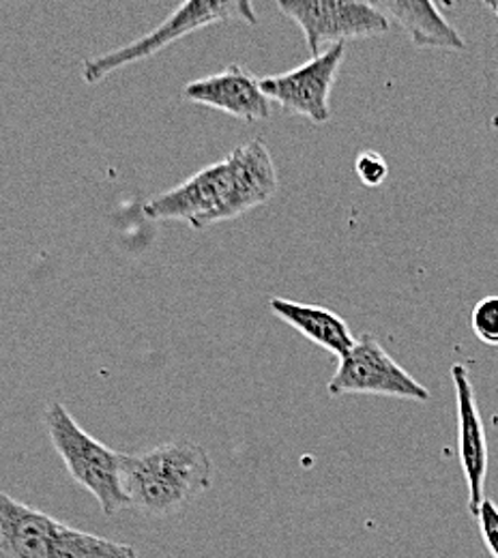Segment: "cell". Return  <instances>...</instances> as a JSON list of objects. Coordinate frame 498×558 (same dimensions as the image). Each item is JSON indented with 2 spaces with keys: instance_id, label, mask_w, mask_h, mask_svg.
I'll use <instances>...</instances> for the list:
<instances>
[{
  "instance_id": "4fadbf2b",
  "label": "cell",
  "mask_w": 498,
  "mask_h": 558,
  "mask_svg": "<svg viewBox=\"0 0 498 558\" xmlns=\"http://www.w3.org/2000/svg\"><path fill=\"white\" fill-rule=\"evenodd\" d=\"M471 327L479 342L498 347V294L484 296L471 314Z\"/></svg>"
},
{
  "instance_id": "5b68a950",
  "label": "cell",
  "mask_w": 498,
  "mask_h": 558,
  "mask_svg": "<svg viewBox=\"0 0 498 558\" xmlns=\"http://www.w3.org/2000/svg\"><path fill=\"white\" fill-rule=\"evenodd\" d=\"M44 421L50 442L73 482L95 496L106 515H117L127 509L130 498L123 489V453L86 434L63 404H50Z\"/></svg>"
},
{
  "instance_id": "5bb4252c",
  "label": "cell",
  "mask_w": 498,
  "mask_h": 558,
  "mask_svg": "<svg viewBox=\"0 0 498 558\" xmlns=\"http://www.w3.org/2000/svg\"><path fill=\"white\" fill-rule=\"evenodd\" d=\"M356 177L361 179L363 185L367 187H378L387 181L389 177V163L385 161V157L376 150H363L359 153L355 161Z\"/></svg>"
},
{
  "instance_id": "ba28073f",
  "label": "cell",
  "mask_w": 498,
  "mask_h": 558,
  "mask_svg": "<svg viewBox=\"0 0 498 558\" xmlns=\"http://www.w3.org/2000/svg\"><path fill=\"white\" fill-rule=\"evenodd\" d=\"M347 54V44L325 48L296 70L260 77V90L288 114L303 117L314 125L331 121V90Z\"/></svg>"
},
{
  "instance_id": "9a60e30c",
  "label": "cell",
  "mask_w": 498,
  "mask_h": 558,
  "mask_svg": "<svg viewBox=\"0 0 498 558\" xmlns=\"http://www.w3.org/2000/svg\"><path fill=\"white\" fill-rule=\"evenodd\" d=\"M477 522H479V533L488 553L493 558H498V505L495 500L484 498L477 513Z\"/></svg>"
},
{
  "instance_id": "3957f363",
  "label": "cell",
  "mask_w": 498,
  "mask_h": 558,
  "mask_svg": "<svg viewBox=\"0 0 498 558\" xmlns=\"http://www.w3.org/2000/svg\"><path fill=\"white\" fill-rule=\"evenodd\" d=\"M0 558H141L119 544L68 526L0 492Z\"/></svg>"
},
{
  "instance_id": "2e32d148",
  "label": "cell",
  "mask_w": 498,
  "mask_h": 558,
  "mask_svg": "<svg viewBox=\"0 0 498 558\" xmlns=\"http://www.w3.org/2000/svg\"><path fill=\"white\" fill-rule=\"evenodd\" d=\"M484 4H486V7L497 15L498 20V0H484Z\"/></svg>"
},
{
  "instance_id": "8992f818",
  "label": "cell",
  "mask_w": 498,
  "mask_h": 558,
  "mask_svg": "<svg viewBox=\"0 0 498 558\" xmlns=\"http://www.w3.org/2000/svg\"><path fill=\"white\" fill-rule=\"evenodd\" d=\"M303 33L307 50L318 57L327 44H347L385 35L391 24L369 0H276Z\"/></svg>"
},
{
  "instance_id": "52a82bcc",
  "label": "cell",
  "mask_w": 498,
  "mask_h": 558,
  "mask_svg": "<svg viewBox=\"0 0 498 558\" xmlns=\"http://www.w3.org/2000/svg\"><path fill=\"white\" fill-rule=\"evenodd\" d=\"M331 398L340 396H382L398 398L411 402H427L429 391L415 380L400 363L391 359V354L382 349V344L365 333L355 340L327 385Z\"/></svg>"
},
{
  "instance_id": "277c9868",
  "label": "cell",
  "mask_w": 498,
  "mask_h": 558,
  "mask_svg": "<svg viewBox=\"0 0 498 558\" xmlns=\"http://www.w3.org/2000/svg\"><path fill=\"white\" fill-rule=\"evenodd\" d=\"M232 22L256 26L258 15L254 0H183L159 26L148 31L141 39L86 59L82 65V77L86 84H99L114 71L141 63L201 28Z\"/></svg>"
},
{
  "instance_id": "30bf717a",
  "label": "cell",
  "mask_w": 498,
  "mask_h": 558,
  "mask_svg": "<svg viewBox=\"0 0 498 558\" xmlns=\"http://www.w3.org/2000/svg\"><path fill=\"white\" fill-rule=\"evenodd\" d=\"M183 99L230 114L243 123H258L271 117V101L260 90V80L241 68L228 65L209 77L183 86Z\"/></svg>"
},
{
  "instance_id": "6da1fadb",
  "label": "cell",
  "mask_w": 498,
  "mask_h": 558,
  "mask_svg": "<svg viewBox=\"0 0 498 558\" xmlns=\"http://www.w3.org/2000/svg\"><path fill=\"white\" fill-rule=\"evenodd\" d=\"M278 192V170L269 146L260 138L236 146L181 185L144 203L153 221H183L205 230L269 203Z\"/></svg>"
},
{
  "instance_id": "9c48e42d",
  "label": "cell",
  "mask_w": 498,
  "mask_h": 558,
  "mask_svg": "<svg viewBox=\"0 0 498 558\" xmlns=\"http://www.w3.org/2000/svg\"><path fill=\"white\" fill-rule=\"evenodd\" d=\"M451 380L456 387V411H458V456L460 466L469 486V511L477 518L479 507L486 498L488 477V438L484 418L477 407V396L471 383L469 367L456 363L451 367Z\"/></svg>"
},
{
  "instance_id": "7a4b0ae2",
  "label": "cell",
  "mask_w": 498,
  "mask_h": 558,
  "mask_svg": "<svg viewBox=\"0 0 498 558\" xmlns=\"http://www.w3.org/2000/svg\"><path fill=\"white\" fill-rule=\"evenodd\" d=\"M214 486V460L194 440H170L144 453H123V489L130 507L148 518L183 511Z\"/></svg>"
},
{
  "instance_id": "7c38bea8",
  "label": "cell",
  "mask_w": 498,
  "mask_h": 558,
  "mask_svg": "<svg viewBox=\"0 0 498 558\" xmlns=\"http://www.w3.org/2000/svg\"><path fill=\"white\" fill-rule=\"evenodd\" d=\"M269 310L305 340L331 352L338 359H342L355 344L349 323L327 307L276 296L269 301Z\"/></svg>"
},
{
  "instance_id": "8fae6325",
  "label": "cell",
  "mask_w": 498,
  "mask_h": 558,
  "mask_svg": "<svg viewBox=\"0 0 498 558\" xmlns=\"http://www.w3.org/2000/svg\"><path fill=\"white\" fill-rule=\"evenodd\" d=\"M391 24H398L413 46L462 52L464 37L447 22L434 0H369Z\"/></svg>"
}]
</instances>
